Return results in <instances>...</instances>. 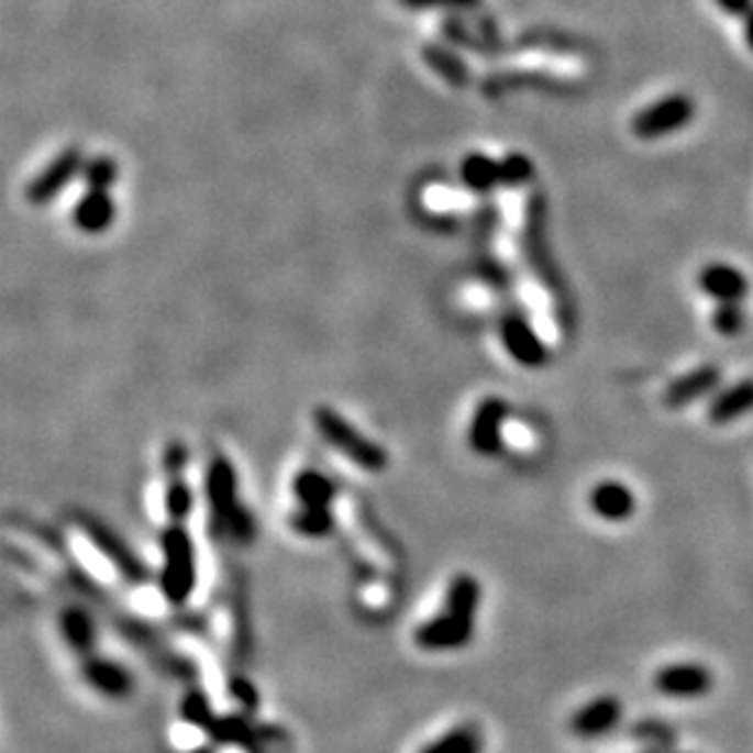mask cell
<instances>
[{
	"instance_id": "obj_1",
	"label": "cell",
	"mask_w": 753,
	"mask_h": 753,
	"mask_svg": "<svg viewBox=\"0 0 753 753\" xmlns=\"http://www.w3.org/2000/svg\"><path fill=\"white\" fill-rule=\"evenodd\" d=\"M480 583L470 573H458L446 586L444 607L432 620L414 629V644L430 654L464 649L476 632Z\"/></svg>"
},
{
	"instance_id": "obj_2",
	"label": "cell",
	"mask_w": 753,
	"mask_h": 753,
	"mask_svg": "<svg viewBox=\"0 0 753 753\" xmlns=\"http://www.w3.org/2000/svg\"><path fill=\"white\" fill-rule=\"evenodd\" d=\"M206 500L210 510V527L218 536H232L246 544L254 539V520L240 502L237 470L224 456H212L206 470Z\"/></svg>"
},
{
	"instance_id": "obj_3",
	"label": "cell",
	"mask_w": 753,
	"mask_h": 753,
	"mask_svg": "<svg viewBox=\"0 0 753 753\" xmlns=\"http://www.w3.org/2000/svg\"><path fill=\"white\" fill-rule=\"evenodd\" d=\"M312 422L328 446L350 461L352 466L364 470V474H384L390 466L386 449L366 436L342 412L330 408V405H318L312 410Z\"/></svg>"
},
{
	"instance_id": "obj_4",
	"label": "cell",
	"mask_w": 753,
	"mask_h": 753,
	"mask_svg": "<svg viewBox=\"0 0 753 753\" xmlns=\"http://www.w3.org/2000/svg\"><path fill=\"white\" fill-rule=\"evenodd\" d=\"M198 586V554L186 522H168L162 532L159 590L164 600L184 607Z\"/></svg>"
},
{
	"instance_id": "obj_5",
	"label": "cell",
	"mask_w": 753,
	"mask_h": 753,
	"mask_svg": "<svg viewBox=\"0 0 753 753\" xmlns=\"http://www.w3.org/2000/svg\"><path fill=\"white\" fill-rule=\"evenodd\" d=\"M522 244H524V258L530 262L532 274L542 280V286L552 290L554 296L566 298L564 280H561L558 266L554 262V254H552V250H549L546 202L542 196H532L530 202H527Z\"/></svg>"
},
{
	"instance_id": "obj_6",
	"label": "cell",
	"mask_w": 753,
	"mask_h": 753,
	"mask_svg": "<svg viewBox=\"0 0 753 753\" xmlns=\"http://www.w3.org/2000/svg\"><path fill=\"white\" fill-rule=\"evenodd\" d=\"M693 118H695L693 98L676 93V96L661 98L654 106L636 112V118L632 120V132L639 140H661L683 128H688Z\"/></svg>"
},
{
	"instance_id": "obj_7",
	"label": "cell",
	"mask_w": 753,
	"mask_h": 753,
	"mask_svg": "<svg viewBox=\"0 0 753 753\" xmlns=\"http://www.w3.org/2000/svg\"><path fill=\"white\" fill-rule=\"evenodd\" d=\"M500 340L505 352L524 368H542L549 362V350L536 334L532 322L520 310H508L500 318Z\"/></svg>"
},
{
	"instance_id": "obj_8",
	"label": "cell",
	"mask_w": 753,
	"mask_h": 753,
	"mask_svg": "<svg viewBox=\"0 0 753 753\" xmlns=\"http://www.w3.org/2000/svg\"><path fill=\"white\" fill-rule=\"evenodd\" d=\"M510 418V402L498 396H488L478 402V408L468 424V446L478 456H496L502 449V427Z\"/></svg>"
},
{
	"instance_id": "obj_9",
	"label": "cell",
	"mask_w": 753,
	"mask_h": 753,
	"mask_svg": "<svg viewBox=\"0 0 753 753\" xmlns=\"http://www.w3.org/2000/svg\"><path fill=\"white\" fill-rule=\"evenodd\" d=\"M84 152L81 150H64L59 156L42 168V171L32 178L25 190V198L32 206H47L62 190L69 186L78 174H84Z\"/></svg>"
},
{
	"instance_id": "obj_10",
	"label": "cell",
	"mask_w": 753,
	"mask_h": 753,
	"mask_svg": "<svg viewBox=\"0 0 753 753\" xmlns=\"http://www.w3.org/2000/svg\"><path fill=\"white\" fill-rule=\"evenodd\" d=\"M654 688L666 698L695 700L715 688V676L702 663H671L654 673Z\"/></svg>"
},
{
	"instance_id": "obj_11",
	"label": "cell",
	"mask_w": 753,
	"mask_h": 753,
	"mask_svg": "<svg viewBox=\"0 0 753 753\" xmlns=\"http://www.w3.org/2000/svg\"><path fill=\"white\" fill-rule=\"evenodd\" d=\"M622 722V702L614 695H600L571 717V732L580 739H600Z\"/></svg>"
},
{
	"instance_id": "obj_12",
	"label": "cell",
	"mask_w": 753,
	"mask_h": 753,
	"mask_svg": "<svg viewBox=\"0 0 753 753\" xmlns=\"http://www.w3.org/2000/svg\"><path fill=\"white\" fill-rule=\"evenodd\" d=\"M722 384V368L715 364H702L698 368L688 370V374L673 380V384L663 392V405L671 410L688 408L690 402L710 396Z\"/></svg>"
},
{
	"instance_id": "obj_13",
	"label": "cell",
	"mask_w": 753,
	"mask_h": 753,
	"mask_svg": "<svg viewBox=\"0 0 753 753\" xmlns=\"http://www.w3.org/2000/svg\"><path fill=\"white\" fill-rule=\"evenodd\" d=\"M84 680L100 695L110 700L128 698L132 693V676L128 668L118 661H110L106 656H88L84 658Z\"/></svg>"
},
{
	"instance_id": "obj_14",
	"label": "cell",
	"mask_w": 753,
	"mask_h": 753,
	"mask_svg": "<svg viewBox=\"0 0 753 753\" xmlns=\"http://www.w3.org/2000/svg\"><path fill=\"white\" fill-rule=\"evenodd\" d=\"M698 288L717 302H741L749 296V278L729 264H707L698 274Z\"/></svg>"
},
{
	"instance_id": "obj_15",
	"label": "cell",
	"mask_w": 753,
	"mask_h": 753,
	"mask_svg": "<svg viewBox=\"0 0 753 753\" xmlns=\"http://www.w3.org/2000/svg\"><path fill=\"white\" fill-rule=\"evenodd\" d=\"M590 508L605 522H624L636 512V496L620 480H600L590 490Z\"/></svg>"
},
{
	"instance_id": "obj_16",
	"label": "cell",
	"mask_w": 753,
	"mask_h": 753,
	"mask_svg": "<svg viewBox=\"0 0 753 753\" xmlns=\"http://www.w3.org/2000/svg\"><path fill=\"white\" fill-rule=\"evenodd\" d=\"M71 220L84 234H103L115 222V200L110 190L88 188L74 206Z\"/></svg>"
},
{
	"instance_id": "obj_17",
	"label": "cell",
	"mask_w": 753,
	"mask_h": 753,
	"mask_svg": "<svg viewBox=\"0 0 753 753\" xmlns=\"http://www.w3.org/2000/svg\"><path fill=\"white\" fill-rule=\"evenodd\" d=\"M753 412V378L737 380L734 386L719 390L710 402L707 418L712 424H729Z\"/></svg>"
},
{
	"instance_id": "obj_18",
	"label": "cell",
	"mask_w": 753,
	"mask_h": 753,
	"mask_svg": "<svg viewBox=\"0 0 753 753\" xmlns=\"http://www.w3.org/2000/svg\"><path fill=\"white\" fill-rule=\"evenodd\" d=\"M290 492L296 498V508H330L336 496L334 480L322 470L306 468L290 483Z\"/></svg>"
},
{
	"instance_id": "obj_19",
	"label": "cell",
	"mask_w": 753,
	"mask_h": 753,
	"mask_svg": "<svg viewBox=\"0 0 753 753\" xmlns=\"http://www.w3.org/2000/svg\"><path fill=\"white\" fill-rule=\"evenodd\" d=\"M59 627L66 646L81 658L93 656L96 646V624L93 617L84 607H64L59 614Z\"/></svg>"
},
{
	"instance_id": "obj_20",
	"label": "cell",
	"mask_w": 753,
	"mask_h": 753,
	"mask_svg": "<svg viewBox=\"0 0 753 753\" xmlns=\"http://www.w3.org/2000/svg\"><path fill=\"white\" fill-rule=\"evenodd\" d=\"M461 184H464L470 193L476 196H488L490 190H496L502 186V174H500V162L490 159L488 154L474 152L464 156L458 168Z\"/></svg>"
},
{
	"instance_id": "obj_21",
	"label": "cell",
	"mask_w": 753,
	"mask_h": 753,
	"mask_svg": "<svg viewBox=\"0 0 753 753\" xmlns=\"http://www.w3.org/2000/svg\"><path fill=\"white\" fill-rule=\"evenodd\" d=\"M422 59L436 76L442 78L444 84L454 88H466L470 84L468 64L461 59L452 47H446V44H436V42L424 44Z\"/></svg>"
},
{
	"instance_id": "obj_22",
	"label": "cell",
	"mask_w": 753,
	"mask_h": 753,
	"mask_svg": "<svg viewBox=\"0 0 753 753\" xmlns=\"http://www.w3.org/2000/svg\"><path fill=\"white\" fill-rule=\"evenodd\" d=\"M86 534L96 544V549H100V552H103L112 561V564L120 568L122 576L130 578V580L142 583V578H144L142 564H140V561H134L130 556L128 549L122 546V544H118L108 530H103V527H100L98 522H91V524H86Z\"/></svg>"
},
{
	"instance_id": "obj_23",
	"label": "cell",
	"mask_w": 753,
	"mask_h": 753,
	"mask_svg": "<svg viewBox=\"0 0 753 753\" xmlns=\"http://www.w3.org/2000/svg\"><path fill=\"white\" fill-rule=\"evenodd\" d=\"M420 753H483V732L476 724H458L424 744Z\"/></svg>"
},
{
	"instance_id": "obj_24",
	"label": "cell",
	"mask_w": 753,
	"mask_h": 753,
	"mask_svg": "<svg viewBox=\"0 0 753 753\" xmlns=\"http://www.w3.org/2000/svg\"><path fill=\"white\" fill-rule=\"evenodd\" d=\"M712 328L722 336H739L746 328V312L741 302H717L712 312Z\"/></svg>"
},
{
	"instance_id": "obj_25",
	"label": "cell",
	"mask_w": 753,
	"mask_h": 753,
	"mask_svg": "<svg viewBox=\"0 0 753 753\" xmlns=\"http://www.w3.org/2000/svg\"><path fill=\"white\" fill-rule=\"evenodd\" d=\"M500 174H502V186L520 188L534 178V164L530 156H524L520 152H510L505 159H500Z\"/></svg>"
},
{
	"instance_id": "obj_26",
	"label": "cell",
	"mask_w": 753,
	"mask_h": 753,
	"mask_svg": "<svg viewBox=\"0 0 753 753\" xmlns=\"http://www.w3.org/2000/svg\"><path fill=\"white\" fill-rule=\"evenodd\" d=\"M81 176H84L86 188L110 190L112 184L118 181V164L112 162L110 156H96V159L86 162Z\"/></svg>"
},
{
	"instance_id": "obj_27",
	"label": "cell",
	"mask_w": 753,
	"mask_h": 753,
	"mask_svg": "<svg viewBox=\"0 0 753 753\" xmlns=\"http://www.w3.org/2000/svg\"><path fill=\"white\" fill-rule=\"evenodd\" d=\"M442 35L446 37L449 44H452V47L474 49V52H480V56H490L488 44L478 37H474V32H470L458 18H446L442 22Z\"/></svg>"
},
{
	"instance_id": "obj_28",
	"label": "cell",
	"mask_w": 753,
	"mask_h": 753,
	"mask_svg": "<svg viewBox=\"0 0 753 753\" xmlns=\"http://www.w3.org/2000/svg\"><path fill=\"white\" fill-rule=\"evenodd\" d=\"M410 10H452V13H470L478 10L483 0H400Z\"/></svg>"
},
{
	"instance_id": "obj_29",
	"label": "cell",
	"mask_w": 753,
	"mask_h": 753,
	"mask_svg": "<svg viewBox=\"0 0 753 753\" xmlns=\"http://www.w3.org/2000/svg\"><path fill=\"white\" fill-rule=\"evenodd\" d=\"M715 3L732 18H744L753 8V0H715Z\"/></svg>"
},
{
	"instance_id": "obj_30",
	"label": "cell",
	"mask_w": 753,
	"mask_h": 753,
	"mask_svg": "<svg viewBox=\"0 0 753 753\" xmlns=\"http://www.w3.org/2000/svg\"><path fill=\"white\" fill-rule=\"evenodd\" d=\"M744 40L749 44V49L753 52V8L744 15Z\"/></svg>"
}]
</instances>
